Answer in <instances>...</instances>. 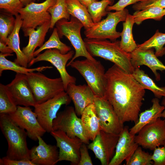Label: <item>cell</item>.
Listing matches in <instances>:
<instances>
[{"label": "cell", "instance_id": "26", "mask_svg": "<svg viewBox=\"0 0 165 165\" xmlns=\"http://www.w3.org/2000/svg\"><path fill=\"white\" fill-rule=\"evenodd\" d=\"M68 12L80 21L85 30L91 28L94 24L88 11L87 8L78 0H66Z\"/></svg>", "mask_w": 165, "mask_h": 165}, {"label": "cell", "instance_id": "31", "mask_svg": "<svg viewBox=\"0 0 165 165\" xmlns=\"http://www.w3.org/2000/svg\"><path fill=\"white\" fill-rule=\"evenodd\" d=\"M49 49H56L62 54H66L71 50L70 47L62 42L60 40L57 29L54 28L52 34L49 39L39 48L35 50L33 53L34 57L38 55L44 50Z\"/></svg>", "mask_w": 165, "mask_h": 165}, {"label": "cell", "instance_id": "38", "mask_svg": "<svg viewBox=\"0 0 165 165\" xmlns=\"http://www.w3.org/2000/svg\"><path fill=\"white\" fill-rule=\"evenodd\" d=\"M24 6L20 0H0V8L15 16Z\"/></svg>", "mask_w": 165, "mask_h": 165}, {"label": "cell", "instance_id": "21", "mask_svg": "<svg viewBox=\"0 0 165 165\" xmlns=\"http://www.w3.org/2000/svg\"><path fill=\"white\" fill-rule=\"evenodd\" d=\"M130 54L131 64L134 69L141 65L146 66L152 71L156 80H160V75L157 71H165V65L157 58L153 48L141 50L137 48Z\"/></svg>", "mask_w": 165, "mask_h": 165}, {"label": "cell", "instance_id": "39", "mask_svg": "<svg viewBox=\"0 0 165 165\" xmlns=\"http://www.w3.org/2000/svg\"><path fill=\"white\" fill-rule=\"evenodd\" d=\"M153 7L165 8V0H142L134 4L132 8L135 11H140Z\"/></svg>", "mask_w": 165, "mask_h": 165}, {"label": "cell", "instance_id": "20", "mask_svg": "<svg viewBox=\"0 0 165 165\" xmlns=\"http://www.w3.org/2000/svg\"><path fill=\"white\" fill-rule=\"evenodd\" d=\"M65 91L72 101L78 116H81L87 107L94 103L95 95L87 85L70 83Z\"/></svg>", "mask_w": 165, "mask_h": 165}, {"label": "cell", "instance_id": "42", "mask_svg": "<svg viewBox=\"0 0 165 165\" xmlns=\"http://www.w3.org/2000/svg\"><path fill=\"white\" fill-rule=\"evenodd\" d=\"M86 145L83 143L81 147L80 160L78 165H93L92 160L88 152V148Z\"/></svg>", "mask_w": 165, "mask_h": 165}, {"label": "cell", "instance_id": "37", "mask_svg": "<svg viewBox=\"0 0 165 165\" xmlns=\"http://www.w3.org/2000/svg\"><path fill=\"white\" fill-rule=\"evenodd\" d=\"M126 162V165H152L153 164L152 155L143 150L139 146Z\"/></svg>", "mask_w": 165, "mask_h": 165}, {"label": "cell", "instance_id": "50", "mask_svg": "<svg viewBox=\"0 0 165 165\" xmlns=\"http://www.w3.org/2000/svg\"><path fill=\"white\" fill-rule=\"evenodd\" d=\"M39 0H33V1H39Z\"/></svg>", "mask_w": 165, "mask_h": 165}, {"label": "cell", "instance_id": "10", "mask_svg": "<svg viewBox=\"0 0 165 165\" xmlns=\"http://www.w3.org/2000/svg\"><path fill=\"white\" fill-rule=\"evenodd\" d=\"M54 130H60L65 133L70 137H77L87 145L89 140L84 130L81 118H78L74 108L68 106L62 111L59 112L53 121Z\"/></svg>", "mask_w": 165, "mask_h": 165}, {"label": "cell", "instance_id": "22", "mask_svg": "<svg viewBox=\"0 0 165 165\" xmlns=\"http://www.w3.org/2000/svg\"><path fill=\"white\" fill-rule=\"evenodd\" d=\"M50 21L37 27L36 30L31 29L28 30L24 35L29 36V42L28 45L22 48V51L27 57L29 63L34 57L33 53L35 49L43 44L46 34L50 29Z\"/></svg>", "mask_w": 165, "mask_h": 165}, {"label": "cell", "instance_id": "32", "mask_svg": "<svg viewBox=\"0 0 165 165\" xmlns=\"http://www.w3.org/2000/svg\"><path fill=\"white\" fill-rule=\"evenodd\" d=\"M47 11L51 16L50 29H53L59 20L65 19L70 20L71 15L68 13L66 0H57L55 4L50 7Z\"/></svg>", "mask_w": 165, "mask_h": 165}, {"label": "cell", "instance_id": "16", "mask_svg": "<svg viewBox=\"0 0 165 165\" xmlns=\"http://www.w3.org/2000/svg\"><path fill=\"white\" fill-rule=\"evenodd\" d=\"M9 115L17 126L26 130L28 136L33 140H38V136L42 137L46 132L29 106L18 105L16 111Z\"/></svg>", "mask_w": 165, "mask_h": 165}, {"label": "cell", "instance_id": "33", "mask_svg": "<svg viewBox=\"0 0 165 165\" xmlns=\"http://www.w3.org/2000/svg\"><path fill=\"white\" fill-rule=\"evenodd\" d=\"M17 106L8 91L6 85L0 83V114L15 112Z\"/></svg>", "mask_w": 165, "mask_h": 165}, {"label": "cell", "instance_id": "5", "mask_svg": "<svg viewBox=\"0 0 165 165\" xmlns=\"http://www.w3.org/2000/svg\"><path fill=\"white\" fill-rule=\"evenodd\" d=\"M55 26L60 38L65 37L75 49V54L69 63L80 57L93 61H97L88 51L81 37V30L83 25L80 21L71 16L70 20L61 19L56 23Z\"/></svg>", "mask_w": 165, "mask_h": 165}, {"label": "cell", "instance_id": "29", "mask_svg": "<svg viewBox=\"0 0 165 165\" xmlns=\"http://www.w3.org/2000/svg\"><path fill=\"white\" fill-rule=\"evenodd\" d=\"M132 75L144 88L151 91L156 97H165V87L158 86L143 70L139 68H135Z\"/></svg>", "mask_w": 165, "mask_h": 165}, {"label": "cell", "instance_id": "41", "mask_svg": "<svg viewBox=\"0 0 165 165\" xmlns=\"http://www.w3.org/2000/svg\"><path fill=\"white\" fill-rule=\"evenodd\" d=\"M142 0H119L114 5H108L107 7L106 10L110 12L112 10L116 11L123 10L127 6L133 4H135Z\"/></svg>", "mask_w": 165, "mask_h": 165}, {"label": "cell", "instance_id": "2", "mask_svg": "<svg viewBox=\"0 0 165 165\" xmlns=\"http://www.w3.org/2000/svg\"><path fill=\"white\" fill-rule=\"evenodd\" d=\"M83 40L90 54L110 61L126 72L132 74L135 69L130 60V54L120 47V41L112 42L107 39L100 40L85 38Z\"/></svg>", "mask_w": 165, "mask_h": 165}, {"label": "cell", "instance_id": "34", "mask_svg": "<svg viewBox=\"0 0 165 165\" xmlns=\"http://www.w3.org/2000/svg\"><path fill=\"white\" fill-rule=\"evenodd\" d=\"M16 18L5 11L0 12V41L5 44L15 26Z\"/></svg>", "mask_w": 165, "mask_h": 165}, {"label": "cell", "instance_id": "17", "mask_svg": "<svg viewBox=\"0 0 165 165\" xmlns=\"http://www.w3.org/2000/svg\"><path fill=\"white\" fill-rule=\"evenodd\" d=\"M6 86L17 105L34 107L36 104L26 75L16 73L13 79Z\"/></svg>", "mask_w": 165, "mask_h": 165}, {"label": "cell", "instance_id": "14", "mask_svg": "<svg viewBox=\"0 0 165 165\" xmlns=\"http://www.w3.org/2000/svg\"><path fill=\"white\" fill-rule=\"evenodd\" d=\"M135 136V140L143 148L153 150L165 141V120L159 118L144 127Z\"/></svg>", "mask_w": 165, "mask_h": 165}, {"label": "cell", "instance_id": "47", "mask_svg": "<svg viewBox=\"0 0 165 165\" xmlns=\"http://www.w3.org/2000/svg\"><path fill=\"white\" fill-rule=\"evenodd\" d=\"M20 1L24 6H25L32 2L33 0H20Z\"/></svg>", "mask_w": 165, "mask_h": 165}, {"label": "cell", "instance_id": "19", "mask_svg": "<svg viewBox=\"0 0 165 165\" xmlns=\"http://www.w3.org/2000/svg\"><path fill=\"white\" fill-rule=\"evenodd\" d=\"M38 145L30 149V159L35 165H55L58 162L59 152L56 145L48 144L41 137H38Z\"/></svg>", "mask_w": 165, "mask_h": 165}, {"label": "cell", "instance_id": "49", "mask_svg": "<svg viewBox=\"0 0 165 165\" xmlns=\"http://www.w3.org/2000/svg\"><path fill=\"white\" fill-rule=\"evenodd\" d=\"M163 15L164 16L165 15V8H164L163 12Z\"/></svg>", "mask_w": 165, "mask_h": 165}, {"label": "cell", "instance_id": "4", "mask_svg": "<svg viewBox=\"0 0 165 165\" xmlns=\"http://www.w3.org/2000/svg\"><path fill=\"white\" fill-rule=\"evenodd\" d=\"M77 70L85 80L95 96L105 98L107 80L105 68L100 61L86 58L67 64Z\"/></svg>", "mask_w": 165, "mask_h": 165}, {"label": "cell", "instance_id": "8", "mask_svg": "<svg viewBox=\"0 0 165 165\" xmlns=\"http://www.w3.org/2000/svg\"><path fill=\"white\" fill-rule=\"evenodd\" d=\"M56 1L46 0L40 3L32 2L20 10L19 14L22 20L21 28L24 36L28 30L50 21L51 16L47 10L55 4Z\"/></svg>", "mask_w": 165, "mask_h": 165}, {"label": "cell", "instance_id": "15", "mask_svg": "<svg viewBox=\"0 0 165 165\" xmlns=\"http://www.w3.org/2000/svg\"><path fill=\"white\" fill-rule=\"evenodd\" d=\"M119 134L101 130L92 142L88 144L89 149L94 153L102 165H109L115 154Z\"/></svg>", "mask_w": 165, "mask_h": 165}, {"label": "cell", "instance_id": "44", "mask_svg": "<svg viewBox=\"0 0 165 165\" xmlns=\"http://www.w3.org/2000/svg\"><path fill=\"white\" fill-rule=\"evenodd\" d=\"M0 51L1 53L13 54V51L5 44L0 41Z\"/></svg>", "mask_w": 165, "mask_h": 165}, {"label": "cell", "instance_id": "46", "mask_svg": "<svg viewBox=\"0 0 165 165\" xmlns=\"http://www.w3.org/2000/svg\"><path fill=\"white\" fill-rule=\"evenodd\" d=\"M162 105L165 106V97H164L161 103ZM160 117H163L165 119V108L160 115Z\"/></svg>", "mask_w": 165, "mask_h": 165}, {"label": "cell", "instance_id": "3", "mask_svg": "<svg viewBox=\"0 0 165 165\" xmlns=\"http://www.w3.org/2000/svg\"><path fill=\"white\" fill-rule=\"evenodd\" d=\"M0 128L7 142L6 156L13 160L30 159L27 133L17 126L8 114H0Z\"/></svg>", "mask_w": 165, "mask_h": 165}, {"label": "cell", "instance_id": "23", "mask_svg": "<svg viewBox=\"0 0 165 165\" xmlns=\"http://www.w3.org/2000/svg\"><path fill=\"white\" fill-rule=\"evenodd\" d=\"M152 102L151 107L139 114L138 121L130 129L129 132L131 134L135 135L144 127L160 118V115L165 106L160 104L158 98L153 99Z\"/></svg>", "mask_w": 165, "mask_h": 165}, {"label": "cell", "instance_id": "40", "mask_svg": "<svg viewBox=\"0 0 165 165\" xmlns=\"http://www.w3.org/2000/svg\"><path fill=\"white\" fill-rule=\"evenodd\" d=\"M162 146L153 150L152 156L154 165H165V141Z\"/></svg>", "mask_w": 165, "mask_h": 165}, {"label": "cell", "instance_id": "6", "mask_svg": "<svg viewBox=\"0 0 165 165\" xmlns=\"http://www.w3.org/2000/svg\"><path fill=\"white\" fill-rule=\"evenodd\" d=\"M40 72L26 74L36 104L43 102L65 91L61 77L51 79Z\"/></svg>", "mask_w": 165, "mask_h": 165}, {"label": "cell", "instance_id": "11", "mask_svg": "<svg viewBox=\"0 0 165 165\" xmlns=\"http://www.w3.org/2000/svg\"><path fill=\"white\" fill-rule=\"evenodd\" d=\"M74 54V52L72 50L64 54L56 49L46 50L43 53L34 57L29 63L28 66L30 67L40 61L50 62L57 68L60 73L65 91L69 84L75 83L76 81L75 77L69 75L66 68L68 61L72 59Z\"/></svg>", "mask_w": 165, "mask_h": 165}, {"label": "cell", "instance_id": "27", "mask_svg": "<svg viewBox=\"0 0 165 165\" xmlns=\"http://www.w3.org/2000/svg\"><path fill=\"white\" fill-rule=\"evenodd\" d=\"M134 23L133 15L129 13L123 24V29L121 32L120 46L123 50L128 53H130L138 48L132 34L133 27Z\"/></svg>", "mask_w": 165, "mask_h": 165}, {"label": "cell", "instance_id": "1", "mask_svg": "<svg viewBox=\"0 0 165 165\" xmlns=\"http://www.w3.org/2000/svg\"><path fill=\"white\" fill-rule=\"evenodd\" d=\"M105 98L112 106L122 122L138 121L145 89L134 78L114 64L106 72Z\"/></svg>", "mask_w": 165, "mask_h": 165}, {"label": "cell", "instance_id": "30", "mask_svg": "<svg viewBox=\"0 0 165 165\" xmlns=\"http://www.w3.org/2000/svg\"><path fill=\"white\" fill-rule=\"evenodd\" d=\"M165 33L157 30L154 35L149 39L142 44L138 45V49L146 50L152 48L155 50L156 57H161L165 54Z\"/></svg>", "mask_w": 165, "mask_h": 165}, {"label": "cell", "instance_id": "45", "mask_svg": "<svg viewBox=\"0 0 165 165\" xmlns=\"http://www.w3.org/2000/svg\"><path fill=\"white\" fill-rule=\"evenodd\" d=\"M82 4L85 6L87 8L88 6L92 2L97 1V0H78Z\"/></svg>", "mask_w": 165, "mask_h": 165}, {"label": "cell", "instance_id": "35", "mask_svg": "<svg viewBox=\"0 0 165 165\" xmlns=\"http://www.w3.org/2000/svg\"><path fill=\"white\" fill-rule=\"evenodd\" d=\"M163 9L164 8L159 7H153L143 10L136 11L133 14L134 23L139 25L143 21L148 19L160 20L163 16Z\"/></svg>", "mask_w": 165, "mask_h": 165}, {"label": "cell", "instance_id": "13", "mask_svg": "<svg viewBox=\"0 0 165 165\" xmlns=\"http://www.w3.org/2000/svg\"><path fill=\"white\" fill-rule=\"evenodd\" d=\"M56 141L59 148L58 162L67 161L72 165H78L80 158V148L83 143L77 137L72 138L64 132L54 130L50 133Z\"/></svg>", "mask_w": 165, "mask_h": 165}, {"label": "cell", "instance_id": "24", "mask_svg": "<svg viewBox=\"0 0 165 165\" xmlns=\"http://www.w3.org/2000/svg\"><path fill=\"white\" fill-rule=\"evenodd\" d=\"M85 133L90 140L93 141L101 130L99 120L94 104L87 107L81 115Z\"/></svg>", "mask_w": 165, "mask_h": 165}, {"label": "cell", "instance_id": "48", "mask_svg": "<svg viewBox=\"0 0 165 165\" xmlns=\"http://www.w3.org/2000/svg\"><path fill=\"white\" fill-rule=\"evenodd\" d=\"M111 2V5H112L113 4L115 0H109Z\"/></svg>", "mask_w": 165, "mask_h": 165}, {"label": "cell", "instance_id": "28", "mask_svg": "<svg viewBox=\"0 0 165 165\" xmlns=\"http://www.w3.org/2000/svg\"><path fill=\"white\" fill-rule=\"evenodd\" d=\"M13 54L0 53V76H1L3 72L5 70H11L16 72L24 74L28 73L35 72H41L47 69L52 68L51 66H42L34 68H28L21 66L15 62H13L7 59L6 57L12 56Z\"/></svg>", "mask_w": 165, "mask_h": 165}, {"label": "cell", "instance_id": "43", "mask_svg": "<svg viewBox=\"0 0 165 165\" xmlns=\"http://www.w3.org/2000/svg\"><path fill=\"white\" fill-rule=\"evenodd\" d=\"M0 165H35L30 159L20 160L9 159L6 156L0 159Z\"/></svg>", "mask_w": 165, "mask_h": 165}, {"label": "cell", "instance_id": "25", "mask_svg": "<svg viewBox=\"0 0 165 165\" xmlns=\"http://www.w3.org/2000/svg\"><path fill=\"white\" fill-rule=\"evenodd\" d=\"M15 17L14 28L8 36L6 44L16 54V58L14 62L21 66L27 68L29 63L28 59L20 47L19 34L21 28L22 20L19 14Z\"/></svg>", "mask_w": 165, "mask_h": 165}, {"label": "cell", "instance_id": "7", "mask_svg": "<svg viewBox=\"0 0 165 165\" xmlns=\"http://www.w3.org/2000/svg\"><path fill=\"white\" fill-rule=\"evenodd\" d=\"M129 13L128 10L126 9L114 12H108L105 19L85 30L84 33L86 38L100 40L108 39L112 42L116 41L121 36V34L116 31V26L119 22L125 21Z\"/></svg>", "mask_w": 165, "mask_h": 165}, {"label": "cell", "instance_id": "36", "mask_svg": "<svg viewBox=\"0 0 165 165\" xmlns=\"http://www.w3.org/2000/svg\"><path fill=\"white\" fill-rule=\"evenodd\" d=\"M108 5H111L109 0H101L94 1L88 6L87 9L94 23L99 22L107 14L106 9Z\"/></svg>", "mask_w": 165, "mask_h": 165}, {"label": "cell", "instance_id": "18", "mask_svg": "<svg viewBox=\"0 0 165 165\" xmlns=\"http://www.w3.org/2000/svg\"><path fill=\"white\" fill-rule=\"evenodd\" d=\"M135 136L130 133L128 126L124 127L119 134L115 154L109 165H119L124 160H128L139 146L135 141Z\"/></svg>", "mask_w": 165, "mask_h": 165}, {"label": "cell", "instance_id": "12", "mask_svg": "<svg viewBox=\"0 0 165 165\" xmlns=\"http://www.w3.org/2000/svg\"><path fill=\"white\" fill-rule=\"evenodd\" d=\"M94 104L101 130L108 133L119 134L124 127V123L108 101L105 98L95 96Z\"/></svg>", "mask_w": 165, "mask_h": 165}, {"label": "cell", "instance_id": "9", "mask_svg": "<svg viewBox=\"0 0 165 165\" xmlns=\"http://www.w3.org/2000/svg\"><path fill=\"white\" fill-rule=\"evenodd\" d=\"M71 100L65 91H63L53 98L34 106V112L39 123L46 131H53V122L56 118L61 106L69 105Z\"/></svg>", "mask_w": 165, "mask_h": 165}]
</instances>
